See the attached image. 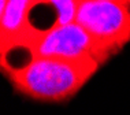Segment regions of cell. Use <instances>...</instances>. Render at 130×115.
I'll return each instance as SVG.
<instances>
[{
    "label": "cell",
    "mask_w": 130,
    "mask_h": 115,
    "mask_svg": "<svg viewBox=\"0 0 130 115\" xmlns=\"http://www.w3.org/2000/svg\"><path fill=\"white\" fill-rule=\"evenodd\" d=\"M17 44L25 45L33 58L60 59L97 66H101L110 59L92 36L77 22L56 27L47 33L29 34Z\"/></svg>",
    "instance_id": "3"
},
{
    "label": "cell",
    "mask_w": 130,
    "mask_h": 115,
    "mask_svg": "<svg viewBox=\"0 0 130 115\" xmlns=\"http://www.w3.org/2000/svg\"><path fill=\"white\" fill-rule=\"evenodd\" d=\"M59 17V27L75 23L79 2L75 0H52Z\"/></svg>",
    "instance_id": "5"
},
{
    "label": "cell",
    "mask_w": 130,
    "mask_h": 115,
    "mask_svg": "<svg viewBox=\"0 0 130 115\" xmlns=\"http://www.w3.org/2000/svg\"><path fill=\"white\" fill-rule=\"evenodd\" d=\"M75 22L111 58L130 43V0H82Z\"/></svg>",
    "instance_id": "2"
},
{
    "label": "cell",
    "mask_w": 130,
    "mask_h": 115,
    "mask_svg": "<svg viewBox=\"0 0 130 115\" xmlns=\"http://www.w3.org/2000/svg\"><path fill=\"white\" fill-rule=\"evenodd\" d=\"M31 4V0L0 2L2 50L19 43L27 34V15Z\"/></svg>",
    "instance_id": "4"
},
{
    "label": "cell",
    "mask_w": 130,
    "mask_h": 115,
    "mask_svg": "<svg viewBox=\"0 0 130 115\" xmlns=\"http://www.w3.org/2000/svg\"><path fill=\"white\" fill-rule=\"evenodd\" d=\"M92 63L33 58L22 69L7 73L18 92L41 102H64L75 95L99 70Z\"/></svg>",
    "instance_id": "1"
}]
</instances>
